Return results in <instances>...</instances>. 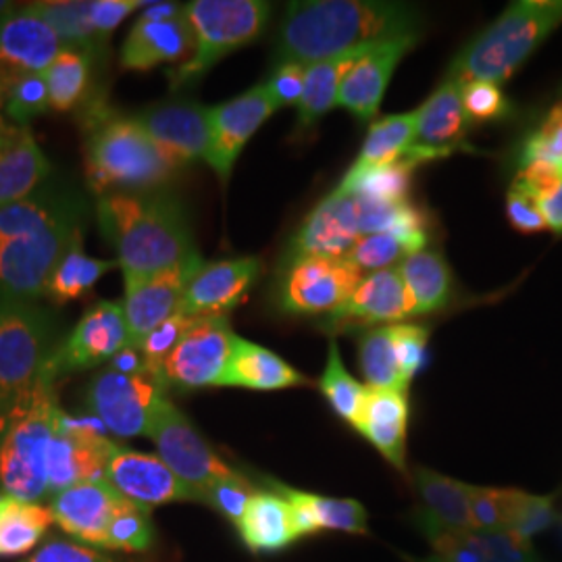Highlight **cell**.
<instances>
[{
    "label": "cell",
    "instance_id": "obj_22",
    "mask_svg": "<svg viewBox=\"0 0 562 562\" xmlns=\"http://www.w3.org/2000/svg\"><path fill=\"white\" fill-rule=\"evenodd\" d=\"M65 44L32 9H15L0 20V86L27 74H44Z\"/></svg>",
    "mask_w": 562,
    "mask_h": 562
},
{
    "label": "cell",
    "instance_id": "obj_46",
    "mask_svg": "<svg viewBox=\"0 0 562 562\" xmlns=\"http://www.w3.org/2000/svg\"><path fill=\"white\" fill-rule=\"evenodd\" d=\"M411 255H415V250L411 248V244H406L398 236L371 234V236H361L344 259L352 262L364 276V273H375V271L398 267Z\"/></svg>",
    "mask_w": 562,
    "mask_h": 562
},
{
    "label": "cell",
    "instance_id": "obj_12",
    "mask_svg": "<svg viewBox=\"0 0 562 562\" xmlns=\"http://www.w3.org/2000/svg\"><path fill=\"white\" fill-rule=\"evenodd\" d=\"M236 334L227 317L192 319L173 352L162 362L165 387L199 390L222 385L227 362L232 359Z\"/></svg>",
    "mask_w": 562,
    "mask_h": 562
},
{
    "label": "cell",
    "instance_id": "obj_1",
    "mask_svg": "<svg viewBox=\"0 0 562 562\" xmlns=\"http://www.w3.org/2000/svg\"><path fill=\"white\" fill-rule=\"evenodd\" d=\"M86 202L78 192L41 186L0 206V299L36 301L67 250L83 240Z\"/></svg>",
    "mask_w": 562,
    "mask_h": 562
},
{
    "label": "cell",
    "instance_id": "obj_20",
    "mask_svg": "<svg viewBox=\"0 0 562 562\" xmlns=\"http://www.w3.org/2000/svg\"><path fill=\"white\" fill-rule=\"evenodd\" d=\"M202 262V257H196L153 278L125 283V299L121 302L130 331V348H136L162 323L181 315L186 288Z\"/></svg>",
    "mask_w": 562,
    "mask_h": 562
},
{
    "label": "cell",
    "instance_id": "obj_53",
    "mask_svg": "<svg viewBox=\"0 0 562 562\" xmlns=\"http://www.w3.org/2000/svg\"><path fill=\"white\" fill-rule=\"evenodd\" d=\"M508 490L471 485V521L473 529L498 531L506 529Z\"/></svg>",
    "mask_w": 562,
    "mask_h": 562
},
{
    "label": "cell",
    "instance_id": "obj_45",
    "mask_svg": "<svg viewBox=\"0 0 562 562\" xmlns=\"http://www.w3.org/2000/svg\"><path fill=\"white\" fill-rule=\"evenodd\" d=\"M554 521V498L536 496L521 490H508L506 531L531 542L533 536L542 533Z\"/></svg>",
    "mask_w": 562,
    "mask_h": 562
},
{
    "label": "cell",
    "instance_id": "obj_47",
    "mask_svg": "<svg viewBox=\"0 0 562 562\" xmlns=\"http://www.w3.org/2000/svg\"><path fill=\"white\" fill-rule=\"evenodd\" d=\"M153 538L155 529L150 521V510L125 498L109 529L104 548L120 552H144L153 546Z\"/></svg>",
    "mask_w": 562,
    "mask_h": 562
},
{
    "label": "cell",
    "instance_id": "obj_56",
    "mask_svg": "<svg viewBox=\"0 0 562 562\" xmlns=\"http://www.w3.org/2000/svg\"><path fill=\"white\" fill-rule=\"evenodd\" d=\"M140 7H150L148 2L138 0H94L90 2V25L99 41H106V36L120 25L127 15H132Z\"/></svg>",
    "mask_w": 562,
    "mask_h": 562
},
{
    "label": "cell",
    "instance_id": "obj_54",
    "mask_svg": "<svg viewBox=\"0 0 562 562\" xmlns=\"http://www.w3.org/2000/svg\"><path fill=\"white\" fill-rule=\"evenodd\" d=\"M304 74L306 67L299 63H283L273 67V74L269 80L262 81V88L267 90L269 99L276 102V106H299L304 92Z\"/></svg>",
    "mask_w": 562,
    "mask_h": 562
},
{
    "label": "cell",
    "instance_id": "obj_39",
    "mask_svg": "<svg viewBox=\"0 0 562 562\" xmlns=\"http://www.w3.org/2000/svg\"><path fill=\"white\" fill-rule=\"evenodd\" d=\"M417 165L404 157L402 161L390 162L382 167L352 169L346 173L340 186L344 192L378 202H408V192L413 183V171Z\"/></svg>",
    "mask_w": 562,
    "mask_h": 562
},
{
    "label": "cell",
    "instance_id": "obj_5",
    "mask_svg": "<svg viewBox=\"0 0 562 562\" xmlns=\"http://www.w3.org/2000/svg\"><path fill=\"white\" fill-rule=\"evenodd\" d=\"M60 417L55 382L46 378L7 411L0 434V485L4 494L27 503H38L50 494L46 461Z\"/></svg>",
    "mask_w": 562,
    "mask_h": 562
},
{
    "label": "cell",
    "instance_id": "obj_15",
    "mask_svg": "<svg viewBox=\"0 0 562 562\" xmlns=\"http://www.w3.org/2000/svg\"><path fill=\"white\" fill-rule=\"evenodd\" d=\"M415 317V302L402 280L401 269H383L362 278L352 296L338 311L327 315L323 329L341 334L350 329H373L396 325Z\"/></svg>",
    "mask_w": 562,
    "mask_h": 562
},
{
    "label": "cell",
    "instance_id": "obj_49",
    "mask_svg": "<svg viewBox=\"0 0 562 562\" xmlns=\"http://www.w3.org/2000/svg\"><path fill=\"white\" fill-rule=\"evenodd\" d=\"M521 167L527 162H554L562 167V102L559 101L546 115L542 125L525 140Z\"/></svg>",
    "mask_w": 562,
    "mask_h": 562
},
{
    "label": "cell",
    "instance_id": "obj_13",
    "mask_svg": "<svg viewBox=\"0 0 562 562\" xmlns=\"http://www.w3.org/2000/svg\"><path fill=\"white\" fill-rule=\"evenodd\" d=\"M123 302L101 301L88 308L69 338L57 346L42 378L57 382L63 375L99 367L130 348Z\"/></svg>",
    "mask_w": 562,
    "mask_h": 562
},
{
    "label": "cell",
    "instance_id": "obj_44",
    "mask_svg": "<svg viewBox=\"0 0 562 562\" xmlns=\"http://www.w3.org/2000/svg\"><path fill=\"white\" fill-rule=\"evenodd\" d=\"M2 88V115L20 127H27L42 113L50 109L48 88L42 74H27L9 81Z\"/></svg>",
    "mask_w": 562,
    "mask_h": 562
},
{
    "label": "cell",
    "instance_id": "obj_41",
    "mask_svg": "<svg viewBox=\"0 0 562 562\" xmlns=\"http://www.w3.org/2000/svg\"><path fill=\"white\" fill-rule=\"evenodd\" d=\"M359 367L369 390H404L398 359L392 340V327L367 329L359 340Z\"/></svg>",
    "mask_w": 562,
    "mask_h": 562
},
{
    "label": "cell",
    "instance_id": "obj_25",
    "mask_svg": "<svg viewBox=\"0 0 562 562\" xmlns=\"http://www.w3.org/2000/svg\"><path fill=\"white\" fill-rule=\"evenodd\" d=\"M125 498L106 482L71 485L53 496L50 513L60 529L92 548H104L109 529Z\"/></svg>",
    "mask_w": 562,
    "mask_h": 562
},
{
    "label": "cell",
    "instance_id": "obj_18",
    "mask_svg": "<svg viewBox=\"0 0 562 562\" xmlns=\"http://www.w3.org/2000/svg\"><path fill=\"white\" fill-rule=\"evenodd\" d=\"M115 442L104 438L92 423H81L63 413L46 461L50 494L86 482L104 480L106 459Z\"/></svg>",
    "mask_w": 562,
    "mask_h": 562
},
{
    "label": "cell",
    "instance_id": "obj_36",
    "mask_svg": "<svg viewBox=\"0 0 562 562\" xmlns=\"http://www.w3.org/2000/svg\"><path fill=\"white\" fill-rule=\"evenodd\" d=\"M55 522L50 508L15 496H0V559H15L34 550Z\"/></svg>",
    "mask_w": 562,
    "mask_h": 562
},
{
    "label": "cell",
    "instance_id": "obj_51",
    "mask_svg": "<svg viewBox=\"0 0 562 562\" xmlns=\"http://www.w3.org/2000/svg\"><path fill=\"white\" fill-rule=\"evenodd\" d=\"M192 317L186 315H176L169 322L159 325L155 331H150L144 340L136 346L140 350L144 362L148 367L150 373H155L162 382L161 369L162 362L167 361V357L173 352V348L178 346L181 336L186 334V329L190 327Z\"/></svg>",
    "mask_w": 562,
    "mask_h": 562
},
{
    "label": "cell",
    "instance_id": "obj_52",
    "mask_svg": "<svg viewBox=\"0 0 562 562\" xmlns=\"http://www.w3.org/2000/svg\"><path fill=\"white\" fill-rule=\"evenodd\" d=\"M462 104L471 123L503 120L508 113V101L498 83L469 81L462 86Z\"/></svg>",
    "mask_w": 562,
    "mask_h": 562
},
{
    "label": "cell",
    "instance_id": "obj_43",
    "mask_svg": "<svg viewBox=\"0 0 562 562\" xmlns=\"http://www.w3.org/2000/svg\"><path fill=\"white\" fill-rule=\"evenodd\" d=\"M319 390L344 422L350 425L357 423L367 396V387L346 371L336 341L329 344V355L319 380Z\"/></svg>",
    "mask_w": 562,
    "mask_h": 562
},
{
    "label": "cell",
    "instance_id": "obj_16",
    "mask_svg": "<svg viewBox=\"0 0 562 562\" xmlns=\"http://www.w3.org/2000/svg\"><path fill=\"white\" fill-rule=\"evenodd\" d=\"M361 238L357 196L336 188L302 222L281 261L306 257L344 259Z\"/></svg>",
    "mask_w": 562,
    "mask_h": 562
},
{
    "label": "cell",
    "instance_id": "obj_33",
    "mask_svg": "<svg viewBox=\"0 0 562 562\" xmlns=\"http://www.w3.org/2000/svg\"><path fill=\"white\" fill-rule=\"evenodd\" d=\"M415 490L422 498L423 510L452 531L473 529L471 521V485L446 477L438 471L417 467L413 473Z\"/></svg>",
    "mask_w": 562,
    "mask_h": 562
},
{
    "label": "cell",
    "instance_id": "obj_32",
    "mask_svg": "<svg viewBox=\"0 0 562 562\" xmlns=\"http://www.w3.org/2000/svg\"><path fill=\"white\" fill-rule=\"evenodd\" d=\"M238 533L252 552H280L299 540L292 508L280 492H257L241 515Z\"/></svg>",
    "mask_w": 562,
    "mask_h": 562
},
{
    "label": "cell",
    "instance_id": "obj_19",
    "mask_svg": "<svg viewBox=\"0 0 562 562\" xmlns=\"http://www.w3.org/2000/svg\"><path fill=\"white\" fill-rule=\"evenodd\" d=\"M276 111L278 106L269 99L262 83L232 101L211 106V142L204 161L211 165L223 183L229 180L246 142Z\"/></svg>",
    "mask_w": 562,
    "mask_h": 562
},
{
    "label": "cell",
    "instance_id": "obj_37",
    "mask_svg": "<svg viewBox=\"0 0 562 562\" xmlns=\"http://www.w3.org/2000/svg\"><path fill=\"white\" fill-rule=\"evenodd\" d=\"M417 140V111L387 115L369 125L367 138L352 169L382 167L408 157Z\"/></svg>",
    "mask_w": 562,
    "mask_h": 562
},
{
    "label": "cell",
    "instance_id": "obj_23",
    "mask_svg": "<svg viewBox=\"0 0 562 562\" xmlns=\"http://www.w3.org/2000/svg\"><path fill=\"white\" fill-rule=\"evenodd\" d=\"M261 269L257 257L202 262L186 288L181 315L192 319L227 317V313L244 301L252 283L259 280Z\"/></svg>",
    "mask_w": 562,
    "mask_h": 562
},
{
    "label": "cell",
    "instance_id": "obj_60",
    "mask_svg": "<svg viewBox=\"0 0 562 562\" xmlns=\"http://www.w3.org/2000/svg\"><path fill=\"white\" fill-rule=\"evenodd\" d=\"M15 11V4L13 2H4V0H0V20L2 18H7L9 13H13Z\"/></svg>",
    "mask_w": 562,
    "mask_h": 562
},
{
    "label": "cell",
    "instance_id": "obj_62",
    "mask_svg": "<svg viewBox=\"0 0 562 562\" xmlns=\"http://www.w3.org/2000/svg\"><path fill=\"white\" fill-rule=\"evenodd\" d=\"M4 120L2 117V88H0V121Z\"/></svg>",
    "mask_w": 562,
    "mask_h": 562
},
{
    "label": "cell",
    "instance_id": "obj_14",
    "mask_svg": "<svg viewBox=\"0 0 562 562\" xmlns=\"http://www.w3.org/2000/svg\"><path fill=\"white\" fill-rule=\"evenodd\" d=\"M194 53V34L183 15V4H150L134 23L121 46V65L148 71L162 63H180Z\"/></svg>",
    "mask_w": 562,
    "mask_h": 562
},
{
    "label": "cell",
    "instance_id": "obj_2",
    "mask_svg": "<svg viewBox=\"0 0 562 562\" xmlns=\"http://www.w3.org/2000/svg\"><path fill=\"white\" fill-rule=\"evenodd\" d=\"M404 36H422V13L402 2H292L281 21L273 67L283 63L306 67Z\"/></svg>",
    "mask_w": 562,
    "mask_h": 562
},
{
    "label": "cell",
    "instance_id": "obj_6",
    "mask_svg": "<svg viewBox=\"0 0 562 562\" xmlns=\"http://www.w3.org/2000/svg\"><path fill=\"white\" fill-rule=\"evenodd\" d=\"M173 173L136 117L97 121L86 144V180L99 199L115 192H153Z\"/></svg>",
    "mask_w": 562,
    "mask_h": 562
},
{
    "label": "cell",
    "instance_id": "obj_11",
    "mask_svg": "<svg viewBox=\"0 0 562 562\" xmlns=\"http://www.w3.org/2000/svg\"><path fill=\"white\" fill-rule=\"evenodd\" d=\"M165 383L150 371L127 373L106 369L88 387V408L120 438L146 436L155 406L161 401Z\"/></svg>",
    "mask_w": 562,
    "mask_h": 562
},
{
    "label": "cell",
    "instance_id": "obj_42",
    "mask_svg": "<svg viewBox=\"0 0 562 562\" xmlns=\"http://www.w3.org/2000/svg\"><path fill=\"white\" fill-rule=\"evenodd\" d=\"M65 46L94 53L101 41L90 25V2H34L30 4Z\"/></svg>",
    "mask_w": 562,
    "mask_h": 562
},
{
    "label": "cell",
    "instance_id": "obj_48",
    "mask_svg": "<svg viewBox=\"0 0 562 562\" xmlns=\"http://www.w3.org/2000/svg\"><path fill=\"white\" fill-rule=\"evenodd\" d=\"M255 494H257V490L252 487V483L238 473L234 477H225V480L211 483L202 492L201 503L211 506L213 510L223 515L227 521L234 522L238 527L241 515H244L246 506Z\"/></svg>",
    "mask_w": 562,
    "mask_h": 562
},
{
    "label": "cell",
    "instance_id": "obj_58",
    "mask_svg": "<svg viewBox=\"0 0 562 562\" xmlns=\"http://www.w3.org/2000/svg\"><path fill=\"white\" fill-rule=\"evenodd\" d=\"M562 181V171L554 162L536 161L522 165L521 171L515 178V186L529 192L533 199H540L546 192L554 190Z\"/></svg>",
    "mask_w": 562,
    "mask_h": 562
},
{
    "label": "cell",
    "instance_id": "obj_28",
    "mask_svg": "<svg viewBox=\"0 0 562 562\" xmlns=\"http://www.w3.org/2000/svg\"><path fill=\"white\" fill-rule=\"evenodd\" d=\"M50 173L30 127L0 121V206L34 194Z\"/></svg>",
    "mask_w": 562,
    "mask_h": 562
},
{
    "label": "cell",
    "instance_id": "obj_17",
    "mask_svg": "<svg viewBox=\"0 0 562 562\" xmlns=\"http://www.w3.org/2000/svg\"><path fill=\"white\" fill-rule=\"evenodd\" d=\"M104 480L111 483L123 498L153 510L169 503H199L196 492L162 462L161 457L144 454L123 446H113Z\"/></svg>",
    "mask_w": 562,
    "mask_h": 562
},
{
    "label": "cell",
    "instance_id": "obj_61",
    "mask_svg": "<svg viewBox=\"0 0 562 562\" xmlns=\"http://www.w3.org/2000/svg\"><path fill=\"white\" fill-rule=\"evenodd\" d=\"M419 562H446V561H443V559H440V557H438V554H436V557H431V559H423V561H419Z\"/></svg>",
    "mask_w": 562,
    "mask_h": 562
},
{
    "label": "cell",
    "instance_id": "obj_8",
    "mask_svg": "<svg viewBox=\"0 0 562 562\" xmlns=\"http://www.w3.org/2000/svg\"><path fill=\"white\" fill-rule=\"evenodd\" d=\"M55 323L34 301L0 299V406L11 411L41 382L57 346Z\"/></svg>",
    "mask_w": 562,
    "mask_h": 562
},
{
    "label": "cell",
    "instance_id": "obj_26",
    "mask_svg": "<svg viewBox=\"0 0 562 562\" xmlns=\"http://www.w3.org/2000/svg\"><path fill=\"white\" fill-rule=\"evenodd\" d=\"M417 527L446 562H538L531 542L506 529L452 531L434 521L423 508L417 513Z\"/></svg>",
    "mask_w": 562,
    "mask_h": 562
},
{
    "label": "cell",
    "instance_id": "obj_7",
    "mask_svg": "<svg viewBox=\"0 0 562 562\" xmlns=\"http://www.w3.org/2000/svg\"><path fill=\"white\" fill-rule=\"evenodd\" d=\"M183 15L194 34V53L169 71L173 90L202 80L223 57L257 41L271 18V4L261 0H194L183 4Z\"/></svg>",
    "mask_w": 562,
    "mask_h": 562
},
{
    "label": "cell",
    "instance_id": "obj_24",
    "mask_svg": "<svg viewBox=\"0 0 562 562\" xmlns=\"http://www.w3.org/2000/svg\"><path fill=\"white\" fill-rule=\"evenodd\" d=\"M422 36H404L382 42L362 53L341 81L338 104L362 123L378 115L387 83L401 63Z\"/></svg>",
    "mask_w": 562,
    "mask_h": 562
},
{
    "label": "cell",
    "instance_id": "obj_30",
    "mask_svg": "<svg viewBox=\"0 0 562 562\" xmlns=\"http://www.w3.org/2000/svg\"><path fill=\"white\" fill-rule=\"evenodd\" d=\"M278 492L290 503L292 522L299 540L322 529L344 533H367V510L350 498H327L288 485H278Z\"/></svg>",
    "mask_w": 562,
    "mask_h": 562
},
{
    "label": "cell",
    "instance_id": "obj_27",
    "mask_svg": "<svg viewBox=\"0 0 562 562\" xmlns=\"http://www.w3.org/2000/svg\"><path fill=\"white\" fill-rule=\"evenodd\" d=\"M469 117L462 104V86L446 80L417 109V140L415 148L423 161L448 157L461 146L469 127Z\"/></svg>",
    "mask_w": 562,
    "mask_h": 562
},
{
    "label": "cell",
    "instance_id": "obj_38",
    "mask_svg": "<svg viewBox=\"0 0 562 562\" xmlns=\"http://www.w3.org/2000/svg\"><path fill=\"white\" fill-rule=\"evenodd\" d=\"M76 241L67 255L60 259L59 265L55 267L48 285H46V299L55 304H67V302L78 301L83 294H88L97 281L102 280L109 271L117 269L120 262L102 261L94 259L83 252V244Z\"/></svg>",
    "mask_w": 562,
    "mask_h": 562
},
{
    "label": "cell",
    "instance_id": "obj_50",
    "mask_svg": "<svg viewBox=\"0 0 562 562\" xmlns=\"http://www.w3.org/2000/svg\"><path fill=\"white\" fill-rule=\"evenodd\" d=\"M392 327V340H394V350L398 359V369H401L402 383L408 387L413 378L422 371L423 361H425V350L429 341V329L417 325V323H396Z\"/></svg>",
    "mask_w": 562,
    "mask_h": 562
},
{
    "label": "cell",
    "instance_id": "obj_3",
    "mask_svg": "<svg viewBox=\"0 0 562 562\" xmlns=\"http://www.w3.org/2000/svg\"><path fill=\"white\" fill-rule=\"evenodd\" d=\"M97 217L125 283L176 269L199 255L180 202L162 192H115L99 199Z\"/></svg>",
    "mask_w": 562,
    "mask_h": 562
},
{
    "label": "cell",
    "instance_id": "obj_10",
    "mask_svg": "<svg viewBox=\"0 0 562 562\" xmlns=\"http://www.w3.org/2000/svg\"><path fill=\"white\" fill-rule=\"evenodd\" d=\"M146 436L157 446L162 462L196 492L199 503L202 492L211 483L238 475V471L209 446L180 408L165 396L155 406Z\"/></svg>",
    "mask_w": 562,
    "mask_h": 562
},
{
    "label": "cell",
    "instance_id": "obj_59",
    "mask_svg": "<svg viewBox=\"0 0 562 562\" xmlns=\"http://www.w3.org/2000/svg\"><path fill=\"white\" fill-rule=\"evenodd\" d=\"M538 201V206L542 211L546 227L554 234L562 236V181L550 192H546Z\"/></svg>",
    "mask_w": 562,
    "mask_h": 562
},
{
    "label": "cell",
    "instance_id": "obj_35",
    "mask_svg": "<svg viewBox=\"0 0 562 562\" xmlns=\"http://www.w3.org/2000/svg\"><path fill=\"white\" fill-rule=\"evenodd\" d=\"M415 315L438 313L452 299V271L440 252L419 250L398 265Z\"/></svg>",
    "mask_w": 562,
    "mask_h": 562
},
{
    "label": "cell",
    "instance_id": "obj_57",
    "mask_svg": "<svg viewBox=\"0 0 562 562\" xmlns=\"http://www.w3.org/2000/svg\"><path fill=\"white\" fill-rule=\"evenodd\" d=\"M23 562H117L99 552L92 546L74 542H50L42 546L27 561Z\"/></svg>",
    "mask_w": 562,
    "mask_h": 562
},
{
    "label": "cell",
    "instance_id": "obj_21",
    "mask_svg": "<svg viewBox=\"0 0 562 562\" xmlns=\"http://www.w3.org/2000/svg\"><path fill=\"white\" fill-rule=\"evenodd\" d=\"M209 111L196 102H169L144 111L136 120L178 171L190 162L204 161L211 142Z\"/></svg>",
    "mask_w": 562,
    "mask_h": 562
},
{
    "label": "cell",
    "instance_id": "obj_29",
    "mask_svg": "<svg viewBox=\"0 0 562 562\" xmlns=\"http://www.w3.org/2000/svg\"><path fill=\"white\" fill-rule=\"evenodd\" d=\"M396 469H406L408 394L404 390H369L361 415L352 425Z\"/></svg>",
    "mask_w": 562,
    "mask_h": 562
},
{
    "label": "cell",
    "instance_id": "obj_34",
    "mask_svg": "<svg viewBox=\"0 0 562 562\" xmlns=\"http://www.w3.org/2000/svg\"><path fill=\"white\" fill-rule=\"evenodd\" d=\"M364 50L306 65L304 92H302L301 102L296 106L299 109V117H296L299 132L313 127L317 121L322 120L323 115H327L338 104L341 81Z\"/></svg>",
    "mask_w": 562,
    "mask_h": 562
},
{
    "label": "cell",
    "instance_id": "obj_40",
    "mask_svg": "<svg viewBox=\"0 0 562 562\" xmlns=\"http://www.w3.org/2000/svg\"><path fill=\"white\" fill-rule=\"evenodd\" d=\"M92 74V53L65 46L59 57L50 63V67L42 74L50 109L57 113H67L78 106L83 99Z\"/></svg>",
    "mask_w": 562,
    "mask_h": 562
},
{
    "label": "cell",
    "instance_id": "obj_4",
    "mask_svg": "<svg viewBox=\"0 0 562 562\" xmlns=\"http://www.w3.org/2000/svg\"><path fill=\"white\" fill-rule=\"evenodd\" d=\"M561 23L562 0L513 2L498 20L467 44L450 65L446 78L461 86L469 81H492L501 86Z\"/></svg>",
    "mask_w": 562,
    "mask_h": 562
},
{
    "label": "cell",
    "instance_id": "obj_31",
    "mask_svg": "<svg viewBox=\"0 0 562 562\" xmlns=\"http://www.w3.org/2000/svg\"><path fill=\"white\" fill-rule=\"evenodd\" d=\"M308 380L290 362L255 341L236 336L232 359L227 362L222 385L246 387L257 392H276L285 387L306 385Z\"/></svg>",
    "mask_w": 562,
    "mask_h": 562
},
{
    "label": "cell",
    "instance_id": "obj_55",
    "mask_svg": "<svg viewBox=\"0 0 562 562\" xmlns=\"http://www.w3.org/2000/svg\"><path fill=\"white\" fill-rule=\"evenodd\" d=\"M506 217L510 225L521 234H538V232L548 229L538 201L515 183L510 186L508 196H506Z\"/></svg>",
    "mask_w": 562,
    "mask_h": 562
},
{
    "label": "cell",
    "instance_id": "obj_9",
    "mask_svg": "<svg viewBox=\"0 0 562 562\" xmlns=\"http://www.w3.org/2000/svg\"><path fill=\"white\" fill-rule=\"evenodd\" d=\"M361 271L346 259L306 257L280 261L276 302L290 315H331L352 296Z\"/></svg>",
    "mask_w": 562,
    "mask_h": 562
}]
</instances>
